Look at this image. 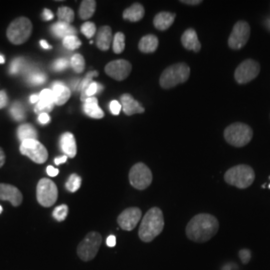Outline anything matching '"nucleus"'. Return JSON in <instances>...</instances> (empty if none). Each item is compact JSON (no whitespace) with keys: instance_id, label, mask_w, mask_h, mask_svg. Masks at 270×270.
Returning <instances> with one entry per match:
<instances>
[{"instance_id":"nucleus-1","label":"nucleus","mask_w":270,"mask_h":270,"mask_svg":"<svg viewBox=\"0 0 270 270\" xmlns=\"http://www.w3.org/2000/svg\"><path fill=\"white\" fill-rule=\"evenodd\" d=\"M219 229V222L215 216L208 213H199L190 219L185 232L189 240L203 243L209 241Z\"/></svg>"},{"instance_id":"nucleus-2","label":"nucleus","mask_w":270,"mask_h":270,"mask_svg":"<svg viewBox=\"0 0 270 270\" xmlns=\"http://www.w3.org/2000/svg\"><path fill=\"white\" fill-rule=\"evenodd\" d=\"M164 228V217L161 209L158 207L150 208L142 218L139 226L138 235L143 242H151Z\"/></svg>"},{"instance_id":"nucleus-3","label":"nucleus","mask_w":270,"mask_h":270,"mask_svg":"<svg viewBox=\"0 0 270 270\" xmlns=\"http://www.w3.org/2000/svg\"><path fill=\"white\" fill-rule=\"evenodd\" d=\"M190 75V68L185 63H176L167 67L162 72L159 78V84L164 89H170L178 84L188 80Z\"/></svg>"},{"instance_id":"nucleus-4","label":"nucleus","mask_w":270,"mask_h":270,"mask_svg":"<svg viewBox=\"0 0 270 270\" xmlns=\"http://www.w3.org/2000/svg\"><path fill=\"white\" fill-rule=\"evenodd\" d=\"M255 179V172L250 166L239 164L228 169L224 174V180L229 185L240 189L249 187Z\"/></svg>"},{"instance_id":"nucleus-5","label":"nucleus","mask_w":270,"mask_h":270,"mask_svg":"<svg viewBox=\"0 0 270 270\" xmlns=\"http://www.w3.org/2000/svg\"><path fill=\"white\" fill-rule=\"evenodd\" d=\"M32 33V23L26 17L14 19L8 26L6 35L9 41L15 45L23 44Z\"/></svg>"},{"instance_id":"nucleus-6","label":"nucleus","mask_w":270,"mask_h":270,"mask_svg":"<svg viewBox=\"0 0 270 270\" xmlns=\"http://www.w3.org/2000/svg\"><path fill=\"white\" fill-rule=\"evenodd\" d=\"M253 136V131L251 127L236 122L230 124L224 130V138L227 143L232 145L234 147H242L249 143Z\"/></svg>"},{"instance_id":"nucleus-7","label":"nucleus","mask_w":270,"mask_h":270,"mask_svg":"<svg viewBox=\"0 0 270 270\" xmlns=\"http://www.w3.org/2000/svg\"><path fill=\"white\" fill-rule=\"evenodd\" d=\"M102 243L101 234L91 231L77 246V255L82 261H90L96 255Z\"/></svg>"},{"instance_id":"nucleus-8","label":"nucleus","mask_w":270,"mask_h":270,"mask_svg":"<svg viewBox=\"0 0 270 270\" xmlns=\"http://www.w3.org/2000/svg\"><path fill=\"white\" fill-rule=\"evenodd\" d=\"M58 196V189L52 180L42 178L36 187V198L38 203L43 207H50L55 204Z\"/></svg>"},{"instance_id":"nucleus-9","label":"nucleus","mask_w":270,"mask_h":270,"mask_svg":"<svg viewBox=\"0 0 270 270\" xmlns=\"http://www.w3.org/2000/svg\"><path fill=\"white\" fill-rule=\"evenodd\" d=\"M129 182L130 184L138 190L146 189L152 182V173L142 162L134 164L129 171Z\"/></svg>"},{"instance_id":"nucleus-10","label":"nucleus","mask_w":270,"mask_h":270,"mask_svg":"<svg viewBox=\"0 0 270 270\" xmlns=\"http://www.w3.org/2000/svg\"><path fill=\"white\" fill-rule=\"evenodd\" d=\"M250 36V26L246 21L240 20L235 23L233 29L228 38V46L234 49L238 50L245 46Z\"/></svg>"},{"instance_id":"nucleus-11","label":"nucleus","mask_w":270,"mask_h":270,"mask_svg":"<svg viewBox=\"0 0 270 270\" xmlns=\"http://www.w3.org/2000/svg\"><path fill=\"white\" fill-rule=\"evenodd\" d=\"M21 154L27 156L38 164L44 163L48 158L47 149L38 140H26L20 144Z\"/></svg>"},{"instance_id":"nucleus-12","label":"nucleus","mask_w":270,"mask_h":270,"mask_svg":"<svg viewBox=\"0 0 270 270\" xmlns=\"http://www.w3.org/2000/svg\"><path fill=\"white\" fill-rule=\"evenodd\" d=\"M260 71V65L253 59H246L241 62L234 72V78L237 83L245 84L257 77Z\"/></svg>"},{"instance_id":"nucleus-13","label":"nucleus","mask_w":270,"mask_h":270,"mask_svg":"<svg viewBox=\"0 0 270 270\" xmlns=\"http://www.w3.org/2000/svg\"><path fill=\"white\" fill-rule=\"evenodd\" d=\"M142 211L138 207H129L123 210L118 217L117 223L119 227L125 231H132L140 221Z\"/></svg>"},{"instance_id":"nucleus-14","label":"nucleus","mask_w":270,"mask_h":270,"mask_svg":"<svg viewBox=\"0 0 270 270\" xmlns=\"http://www.w3.org/2000/svg\"><path fill=\"white\" fill-rule=\"evenodd\" d=\"M131 69L132 66L127 60L117 59L108 63L105 66V73L117 81H122L129 76Z\"/></svg>"},{"instance_id":"nucleus-15","label":"nucleus","mask_w":270,"mask_h":270,"mask_svg":"<svg viewBox=\"0 0 270 270\" xmlns=\"http://www.w3.org/2000/svg\"><path fill=\"white\" fill-rule=\"evenodd\" d=\"M0 199L9 201L14 207H17L21 204L23 196L17 187L6 183H0Z\"/></svg>"},{"instance_id":"nucleus-16","label":"nucleus","mask_w":270,"mask_h":270,"mask_svg":"<svg viewBox=\"0 0 270 270\" xmlns=\"http://www.w3.org/2000/svg\"><path fill=\"white\" fill-rule=\"evenodd\" d=\"M120 104L122 106V110L126 115L130 116L133 114L143 113L144 108L137 100H135L132 95L124 93L120 97Z\"/></svg>"},{"instance_id":"nucleus-17","label":"nucleus","mask_w":270,"mask_h":270,"mask_svg":"<svg viewBox=\"0 0 270 270\" xmlns=\"http://www.w3.org/2000/svg\"><path fill=\"white\" fill-rule=\"evenodd\" d=\"M55 104L54 94L52 89H43L39 94V101L35 106V112L38 113H47L51 111Z\"/></svg>"},{"instance_id":"nucleus-18","label":"nucleus","mask_w":270,"mask_h":270,"mask_svg":"<svg viewBox=\"0 0 270 270\" xmlns=\"http://www.w3.org/2000/svg\"><path fill=\"white\" fill-rule=\"evenodd\" d=\"M181 43L187 50L199 52V50L201 49V44L198 40L197 33L192 28H189L183 32L181 36Z\"/></svg>"},{"instance_id":"nucleus-19","label":"nucleus","mask_w":270,"mask_h":270,"mask_svg":"<svg viewBox=\"0 0 270 270\" xmlns=\"http://www.w3.org/2000/svg\"><path fill=\"white\" fill-rule=\"evenodd\" d=\"M60 148L64 155L73 158L77 153V146L75 137L71 132H65L60 137Z\"/></svg>"},{"instance_id":"nucleus-20","label":"nucleus","mask_w":270,"mask_h":270,"mask_svg":"<svg viewBox=\"0 0 270 270\" xmlns=\"http://www.w3.org/2000/svg\"><path fill=\"white\" fill-rule=\"evenodd\" d=\"M112 39L113 37L111 28L109 26H102L98 29L96 34V45L100 50L106 51L111 45Z\"/></svg>"},{"instance_id":"nucleus-21","label":"nucleus","mask_w":270,"mask_h":270,"mask_svg":"<svg viewBox=\"0 0 270 270\" xmlns=\"http://www.w3.org/2000/svg\"><path fill=\"white\" fill-rule=\"evenodd\" d=\"M52 91H53L55 105L58 106L65 104L71 95L70 89L61 82H55L52 86Z\"/></svg>"},{"instance_id":"nucleus-22","label":"nucleus","mask_w":270,"mask_h":270,"mask_svg":"<svg viewBox=\"0 0 270 270\" xmlns=\"http://www.w3.org/2000/svg\"><path fill=\"white\" fill-rule=\"evenodd\" d=\"M83 110L87 116L95 119H101L104 116V112L98 105V100L96 97L86 98L83 103Z\"/></svg>"},{"instance_id":"nucleus-23","label":"nucleus","mask_w":270,"mask_h":270,"mask_svg":"<svg viewBox=\"0 0 270 270\" xmlns=\"http://www.w3.org/2000/svg\"><path fill=\"white\" fill-rule=\"evenodd\" d=\"M175 17L176 15L171 12H166V11L159 12L155 15V17L153 19V25L158 30H161V31L166 30L173 24Z\"/></svg>"},{"instance_id":"nucleus-24","label":"nucleus","mask_w":270,"mask_h":270,"mask_svg":"<svg viewBox=\"0 0 270 270\" xmlns=\"http://www.w3.org/2000/svg\"><path fill=\"white\" fill-rule=\"evenodd\" d=\"M51 31L56 37H60L62 39L67 36L76 35L77 33V30L75 29V27L71 26V24L61 21L56 22L51 26Z\"/></svg>"},{"instance_id":"nucleus-25","label":"nucleus","mask_w":270,"mask_h":270,"mask_svg":"<svg viewBox=\"0 0 270 270\" xmlns=\"http://www.w3.org/2000/svg\"><path fill=\"white\" fill-rule=\"evenodd\" d=\"M157 47L158 38L153 34L143 36L138 43V48L143 53H153Z\"/></svg>"},{"instance_id":"nucleus-26","label":"nucleus","mask_w":270,"mask_h":270,"mask_svg":"<svg viewBox=\"0 0 270 270\" xmlns=\"http://www.w3.org/2000/svg\"><path fill=\"white\" fill-rule=\"evenodd\" d=\"M144 13L143 6L140 3H134L123 11V18L131 22H137L143 18Z\"/></svg>"},{"instance_id":"nucleus-27","label":"nucleus","mask_w":270,"mask_h":270,"mask_svg":"<svg viewBox=\"0 0 270 270\" xmlns=\"http://www.w3.org/2000/svg\"><path fill=\"white\" fill-rule=\"evenodd\" d=\"M17 136L21 142L26 140H37L38 134L35 128L31 124L25 123L18 127Z\"/></svg>"},{"instance_id":"nucleus-28","label":"nucleus","mask_w":270,"mask_h":270,"mask_svg":"<svg viewBox=\"0 0 270 270\" xmlns=\"http://www.w3.org/2000/svg\"><path fill=\"white\" fill-rule=\"evenodd\" d=\"M96 9V1L94 0H83L79 7V17L87 20L93 16Z\"/></svg>"},{"instance_id":"nucleus-29","label":"nucleus","mask_w":270,"mask_h":270,"mask_svg":"<svg viewBox=\"0 0 270 270\" xmlns=\"http://www.w3.org/2000/svg\"><path fill=\"white\" fill-rule=\"evenodd\" d=\"M57 16H58L59 21L71 24L72 21L74 20V11L67 6H62L58 8Z\"/></svg>"},{"instance_id":"nucleus-30","label":"nucleus","mask_w":270,"mask_h":270,"mask_svg":"<svg viewBox=\"0 0 270 270\" xmlns=\"http://www.w3.org/2000/svg\"><path fill=\"white\" fill-rule=\"evenodd\" d=\"M72 69L76 73H81L85 68V60L81 54L75 53L70 59Z\"/></svg>"},{"instance_id":"nucleus-31","label":"nucleus","mask_w":270,"mask_h":270,"mask_svg":"<svg viewBox=\"0 0 270 270\" xmlns=\"http://www.w3.org/2000/svg\"><path fill=\"white\" fill-rule=\"evenodd\" d=\"M113 51L115 53H121L125 48V36L122 32H117L113 37V44H112Z\"/></svg>"},{"instance_id":"nucleus-32","label":"nucleus","mask_w":270,"mask_h":270,"mask_svg":"<svg viewBox=\"0 0 270 270\" xmlns=\"http://www.w3.org/2000/svg\"><path fill=\"white\" fill-rule=\"evenodd\" d=\"M102 89H103V86L100 83L92 81L86 90L83 93H81V100L84 102L86 98L93 97V95H95L96 93H99Z\"/></svg>"},{"instance_id":"nucleus-33","label":"nucleus","mask_w":270,"mask_h":270,"mask_svg":"<svg viewBox=\"0 0 270 270\" xmlns=\"http://www.w3.org/2000/svg\"><path fill=\"white\" fill-rule=\"evenodd\" d=\"M81 186V177L77 174H71L65 183V187L70 192H76Z\"/></svg>"},{"instance_id":"nucleus-34","label":"nucleus","mask_w":270,"mask_h":270,"mask_svg":"<svg viewBox=\"0 0 270 270\" xmlns=\"http://www.w3.org/2000/svg\"><path fill=\"white\" fill-rule=\"evenodd\" d=\"M62 44L68 50H75L81 46V41L76 35H70L62 39Z\"/></svg>"},{"instance_id":"nucleus-35","label":"nucleus","mask_w":270,"mask_h":270,"mask_svg":"<svg viewBox=\"0 0 270 270\" xmlns=\"http://www.w3.org/2000/svg\"><path fill=\"white\" fill-rule=\"evenodd\" d=\"M10 113L16 121H21L25 118V111H24V108L20 102L13 103V105L11 106V109H10Z\"/></svg>"},{"instance_id":"nucleus-36","label":"nucleus","mask_w":270,"mask_h":270,"mask_svg":"<svg viewBox=\"0 0 270 270\" xmlns=\"http://www.w3.org/2000/svg\"><path fill=\"white\" fill-rule=\"evenodd\" d=\"M68 214V206L66 204H62L57 206L53 211V217L57 221H63Z\"/></svg>"},{"instance_id":"nucleus-37","label":"nucleus","mask_w":270,"mask_h":270,"mask_svg":"<svg viewBox=\"0 0 270 270\" xmlns=\"http://www.w3.org/2000/svg\"><path fill=\"white\" fill-rule=\"evenodd\" d=\"M80 30L87 38H91L92 36L95 35V33H96V26H95V24L93 22L87 21V22H85V23H83L81 25Z\"/></svg>"},{"instance_id":"nucleus-38","label":"nucleus","mask_w":270,"mask_h":270,"mask_svg":"<svg viewBox=\"0 0 270 270\" xmlns=\"http://www.w3.org/2000/svg\"><path fill=\"white\" fill-rule=\"evenodd\" d=\"M98 76V71H90L86 74V76L84 77V79L82 81H80V84H79V91L81 93H83L86 88L89 86L90 83L92 82V78L93 77H96Z\"/></svg>"},{"instance_id":"nucleus-39","label":"nucleus","mask_w":270,"mask_h":270,"mask_svg":"<svg viewBox=\"0 0 270 270\" xmlns=\"http://www.w3.org/2000/svg\"><path fill=\"white\" fill-rule=\"evenodd\" d=\"M23 67H24V59L23 58H15L10 64L9 72H10V74H16Z\"/></svg>"},{"instance_id":"nucleus-40","label":"nucleus","mask_w":270,"mask_h":270,"mask_svg":"<svg viewBox=\"0 0 270 270\" xmlns=\"http://www.w3.org/2000/svg\"><path fill=\"white\" fill-rule=\"evenodd\" d=\"M46 81V76L42 73H32L31 75H29V82L32 84H42Z\"/></svg>"},{"instance_id":"nucleus-41","label":"nucleus","mask_w":270,"mask_h":270,"mask_svg":"<svg viewBox=\"0 0 270 270\" xmlns=\"http://www.w3.org/2000/svg\"><path fill=\"white\" fill-rule=\"evenodd\" d=\"M70 62L65 58H60L54 62L53 69L56 71H62L68 67Z\"/></svg>"},{"instance_id":"nucleus-42","label":"nucleus","mask_w":270,"mask_h":270,"mask_svg":"<svg viewBox=\"0 0 270 270\" xmlns=\"http://www.w3.org/2000/svg\"><path fill=\"white\" fill-rule=\"evenodd\" d=\"M109 109L113 115H118L122 109V106H121L120 102H118L117 100H112L109 104Z\"/></svg>"},{"instance_id":"nucleus-43","label":"nucleus","mask_w":270,"mask_h":270,"mask_svg":"<svg viewBox=\"0 0 270 270\" xmlns=\"http://www.w3.org/2000/svg\"><path fill=\"white\" fill-rule=\"evenodd\" d=\"M239 257L241 259V261L246 264L248 263V261L250 260V257H251V254H250V251L247 250V249H242L239 251Z\"/></svg>"},{"instance_id":"nucleus-44","label":"nucleus","mask_w":270,"mask_h":270,"mask_svg":"<svg viewBox=\"0 0 270 270\" xmlns=\"http://www.w3.org/2000/svg\"><path fill=\"white\" fill-rule=\"evenodd\" d=\"M8 102V98H7V94L4 90H0V109L5 107L7 105Z\"/></svg>"},{"instance_id":"nucleus-45","label":"nucleus","mask_w":270,"mask_h":270,"mask_svg":"<svg viewBox=\"0 0 270 270\" xmlns=\"http://www.w3.org/2000/svg\"><path fill=\"white\" fill-rule=\"evenodd\" d=\"M38 121L42 124H46L50 121V116L48 115V113H40L38 115Z\"/></svg>"},{"instance_id":"nucleus-46","label":"nucleus","mask_w":270,"mask_h":270,"mask_svg":"<svg viewBox=\"0 0 270 270\" xmlns=\"http://www.w3.org/2000/svg\"><path fill=\"white\" fill-rule=\"evenodd\" d=\"M58 172H59V170H58L57 168L53 167V166H48V167L46 168V173H47L50 177L57 176V175H58Z\"/></svg>"},{"instance_id":"nucleus-47","label":"nucleus","mask_w":270,"mask_h":270,"mask_svg":"<svg viewBox=\"0 0 270 270\" xmlns=\"http://www.w3.org/2000/svg\"><path fill=\"white\" fill-rule=\"evenodd\" d=\"M42 17L45 20V21H48V20H51L54 17L53 13L51 10L49 9H44L43 12H42Z\"/></svg>"},{"instance_id":"nucleus-48","label":"nucleus","mask_w":270,"mask_h":270,"mask_svg":"<svg viewBox=\"0 0 270 270\" xmlns=\"http://www.w3.org/2000/svg\"><path fill=\"white\" fill-rule=\"evenodd\" d=\"M106 244L109 247H114L116 245V237L114 235H109L106 239Z\"/></svg>"},{"instance_id":"nucleus-49","label":"nucleus","mask_w":270,"mask_h":270,"mask_svg":"<svg viewBox=\"0 0 270 270\" xmlns=\"http://www.w3.org/2000/svg\"><path fill=\"white\" fill-rule=\"evenodd\" d=\"M180 2L184 3V4H188V5H198L202 1L201 0H181Z\"/></svg>"},{"instance_id":"nucleus-50","label":"nucleus","mask_w":270,"mask_h":270,"mask_svg":"<svg viewBox=\"0 0 270 270\" xmlns=\"http://www.w3.org/2000/svg\"><path fill=\"white\" fill-rule=\"evenodd\" d=\"M66 160H67V156H66V155H63V156H60V157L55 158V159H54V163H55L56 165H60V164H62V163H65Z\"/></svg>"},{"instance_id":"nucleus-51","label":"nucleus","mask_w":270,"mask_h":270,"mask_svg":"<svg viewBox=\"0 0 270 270\" xmlns=\"http://www.w3.org/2000/svg\"><path fill=\"white\" fill-rule=\"evenodd\" d=\"M5 163V153L2 150V148H0V168L4 165Z\"/></svg>"},{"instance_id":"nucleus-52","label":"nucleus","mask_w":270,"mask_h":270,"mask_svg":"<svg viewBox=\"0 0 270 270\" xmlns=\"http://www.w3.org/2000/svg\"><path fill=\"white\" fill-rule=\"evenodd\" d=\"M29 100H30L31 103H35V104H37V102L39 101V95H38V94H33V95H31L30 98H29Z\"/></svg>"},{"instance_id":"nucleus-53","label":"nucleus","mask_w":270,"mask_h":270,"mask_svg":"<svg viewBox=\"0 0 270 270\" xmlns=\"http://www.w3.org/2000/svg\"><path fill=\"white\" fill-rule=\"evenodd\" d=\"M40 45H41V47L44 48V49H50V48H51V46H50V45L48 44V42L45 41V40H41V41H40Z\"/></svg>"},{"instance_id":"nucleus-54","label":"nucleus","mask_w":270,"mask_h":270,"mask_svg":"<svg viewBox=\"0 0 270 270\" xmlns=\"http://www.w3.org/2000/svg\"><path fill=\"white\" fill-rule=\"evenodd\" d=\"M5 62V59H4V57L2 56V55H0V64H2V63H4Z\"/></svg>"},{"instance_id":"nucleus-55","label":"nucleus","mask_w":270,"mask_h":270,"mask_svg":"<svg viewBox=\"0 0 270 270\" xmlns=\"http://www.w3.org/2000/svg\"><path fill=\"white\" fill-rule=\"evenodd\" d=\"M2 212V207H1V205H0V213Z\"/></svg>"},{"instance_id":"nucleus-56","label":"nucleus","mask_w":270,"mask_h":270,"mask_svg":"<svg viewBox=\"0 0 270 270\" xmlns=\"http://www.w3.org/2000/svg\"><path fill=\"white\" fill-rule=\"evenodd\" d=\"M269 188H270V185H269Z\"/></svg>"}]
</instances>
